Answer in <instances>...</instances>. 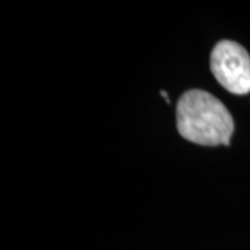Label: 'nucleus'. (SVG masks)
<instances>
[{
    "mask_svg": "<svg viewBox=\"0 0 250 250\" xmlns=\"http://www.w3.org/2000/svg\"><path fill=\"white\" fill-rule=\"evenodd\" d=\"M177 128L189 142L218 146L229 145L235 125L223 102L206 90L192 89L177 103Z\"/></svg>",
    "mask_w": 250,
    "mask_h": 250,
    "instance_id": "1",
    "label": "nucleus"
},
{
    "mask_svg": "<svg viewBox=\"0 0 250 250\" xmlns=\"http://www.w3.org/2000/svg\"><path fill=\"white\" fill-rule=\"evenodd\" d=\"M210 68L217 82L233 95L250 92V56L239 43L224 39L214 46Z\"/></svg>",
    "mask_w": 250,
    "mask_h": 250,
    "instance_id": "2",
    "label": "nucleus"
}]
</instances>
